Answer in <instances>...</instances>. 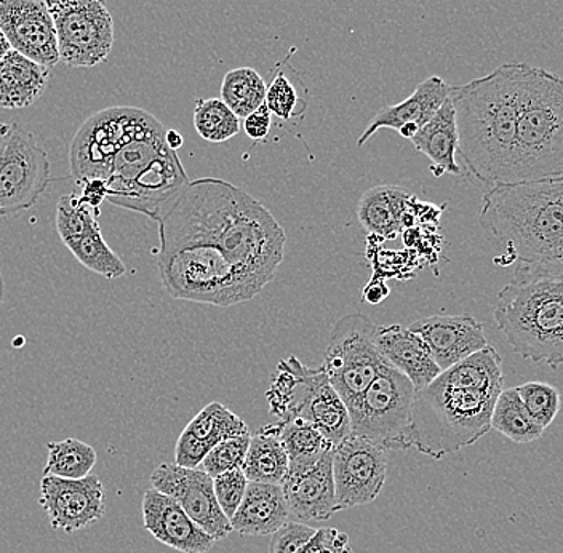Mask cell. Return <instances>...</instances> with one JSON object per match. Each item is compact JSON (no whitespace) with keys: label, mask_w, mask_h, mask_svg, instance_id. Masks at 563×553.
<instances>
[{"label":"cell","mask_w":563,"mask_h":553,"mask_svg":"<svg viewBox=\"0 0 563 553\" xmlns=\"http://www.w3.org/2000/svg\"><path fill=\"white\" fill-rule=\"evenodd\" d=\"M157 269L167 294L197 305H241L273 281L287 235L244 189L218 178L191 181L158 221Z\"/></svg>","instance_id":"6da1fadb"},{"label":"cell","mask_w":563,"mask_h":553,"mask_svg":"<svg viewBox=\"0 0 563 553\" xmlns=\"http://www.w3.org/2000/svg\"><path fill=\"white\" fill-rule=\"evenodd\" d=\"M503 386V358L490 344L443 369L415 392L410 445L434 460L474 445L492 431L493 408Z\"/></svg>","instance_id":"7a4b0ae2"},{"label":"cell","mask_w":563,"mask_h":553,"mask_svg":"<svg viewBox=\"0 0 563 553\" xmlns=\"http://www.w3.org/2000/svg\"><path fill=\"white\" fill-rule=\"evenodd\" d=\"M523 65L505 63L487 76L450 87L457 154L467 174L487 190L517 183L516 136Z\"/></svg>","instance_id":"3957f363"},{"label":"cell","mask_w":563,"mask_h":553,"mask_svg":"<svg viewBox=\"0 0 563 553\" xmlns=\"http://www.w3.org/2000/svg\"><path fill=\"white\" fill-rule=\"evenodd\" d=\"M481 228L506 250L505 266L563 263V175L485 190Z\"/></svg>","instance_id":"277c9868"},{"label":"cell","mask_w":563,"mask_h":553,"mask_svg":"<svg viewBox=\"0 0 563 553\" xmlns=\"http://www.w3.org/2000/svg\"><path fill=\"white\" fill-rule=\"evenodd\" d=\"M496 327L517 355L551 369L563 365V263H522L498 296Z\"/></svg>","instance_id":"5b68a950"},{"label":"cell","mask_w":563,"mask_h":553,"mask_svg":"<svg viewBox=\"0 0 563 553\" xmlns=\"http://www.w3.org/2000/svg\"><path fill=\"white\" fill-rule=\"evenodd\" d=\"M165 136L164 123L146 111L112 158L106 202L144 214L156 223L165 217L191 183Z\"/></svg>","instance_id":"8992f818"},{"label":"cell","mask_w":563,"mask_h":553,"mask_svg":"<svg viewBox=\"0 0 563 553\" xmlns=\"http://www.w3.org/2000/svg\"><path fill=\"white\" fill-rule=\"evenodd\" d=\"M563 175V79L523 65L516 136V179Z\"/></svg>","instance_id":"52a82bcc"},{"label":"cell","mask_w":563,"mask_h":553,"mask_svg":"<svg viewBox=\"0 0 563 553\" xmlns=\"http://www.w3.org/2000/svg\"><path fill=\"white\" fill-rule=\"evenodd\" d=\"M415 392L407 376L386 365L364 392L347 401L351 433L386 451L411 449L410 414Z\"/></svg>","instance_id":"ba28073f"},{"label":"cell","mask_w":563,"mask_h":553,"mask_svg":"<svg viewBox=\"0 0 563 553\" xmlns=\"http://www.w3.org/2000/svg\"><path fill=\"white\" fill-rule=\"evenodd\" d=\"M375 334V323L358 312L341 317L330 333L322 368L344 403L364 392L387 365Z\"/></svg>","instance_id":"9c48e42d"},{"label":"cell","mask_w":563,"mask_h":553,"mask_svg":"<svg viewBox=\"0 0 563 553\" xmlns=\"http://www.w3.org/2000/svg\"><path fill=\"white\" fill-rule=\"evenodd\" d=\"M59 62L69 68H93L111 55L114 20L104 0H47Z\"/></svg>","instance_id":"30bf717a"},{"label":"cell","mask_w":563,"mask_h":553,"mask_svg":"<svg viewBox=\"0 0 563 553\" xmlns=\"http://www.w3.org/2000/svg\"><path fill=\"white\" fill-rule=\"evenodd\" d=\"M51 181L47 153L33 133L13 123L0 153V217L30 210Z\"/></svg>","instance_id":"8fae6325"},{"label":"cell","mask_w":563,"mask_h":553,"mask_svg":"<svg viewBox=\"0 0 563 553\" xmlns=\"http://www.w3.org/2000/svg\"><path fill=\"white\" fill-rule=\"evenodd\" d=\"M146 111L133 106H112L90 115L70 143V175L77 185L108 179L112 158L132 135Z\"/></svg>","instance_id":"7c38bea8"},{"label":"cell","mask_w":563,"mask_h":553,"mask_svg":"<svg viewBox=\"0 0 563 553\" xmlns=\"http://www.w3.org/2000/svg\"><path fill=\"white\" fill-rule=\"evenodd\" d=\"M332 457L338 510L365 506L378 498L387 475L386 450L351 433L333 446Z\"/></svg>","instance_id":"4fadbf2b"},{"label":"cell","mask_w":563,"mask_h":553,"mask_svg":"<svg viewBox=\"0 0 563 553\" xmlns=\"http://www.w3.org/2000/svg\"><path fill=\"white\" fill-rule=\"evenodd\" d=\"M157 491L170 496L214 541L232 533L231 520L217 501L213 478L202 468H186L178 464H161L151 475Z\"/></svg>","instance_id":"5bb4252c"},{"label":"cell","mask_w":563,"mask_h":553,"mask_svg":"<svg viewBox=\"0 0 563 553\" xmlns=\"http://www.w3.org/2000/svg\"><path fill=\"white\" fill-rule=\"evenodd\" d=\"M38 504L55 530L73 534L103 519L106 489L100 477L93 474L79 480L44 475Z\"/></svg>","instance_id":"9a60e30c"},{"label":"cell","mask_w":563,"mask_h":553,"mask_svg":"<svg viewBox=\"0 0 563 553\" xmlns=\"http://www.w3.org/2000/svg\"><path fill=\"white\" fill-rule=\"evenodd\" d=\"M0 31L12 51L45 68L58 65V42L47 0H0Z\"/></svg>","instance_id":"2e32d148"},{"label":"cell","mask_w":563,"mask_h":553,"mask_svg":"<svg viewBox=\"0 0 563 553\" xmlns=\"http://www.w3.org/2000/svg\"><path fill=\"white\" fill-rule=\"evenodd\" d=\"M332 454H323L314 466L288 471L280 482L288 512L302 523H323L338 512Z\"/></svg>","instance_id":"e0dca14e"},{"label":"cell","mask_w":563,"mask_h":553,"mask_svg":"<svg viewBox=\"0 0 563 553\" xmlns=\"http://www.w3.org/2000/svg\"><path fill=\"white\" fill-rule=\"evenodd\" d=\"M408 329L421 336L442 372L488 346L484 325L470 313L424 317Z\"/></svg>","instance_id":"ac0fdd59"},{"label":"cell","mask_w":563,"mask_h":553,"mask_svg":"<svg viewBox=\"0 0 563 553\" xmlns=\"http://www.w3.org/2000/svg\"><path fill=\"white\" fill-rule=\"evenodd\" d=\"M143 524L157 541L183 553H207L217 544L175 499L157 489L143 496Z\"/></svg>","instance_id":"d6986e66"},{"label":"cell","mask_w":563,"mask_h":553,"mask_svg":"<svg viewBox=\"0 0 563 553\" xmlns=\"http://www.w3.org/2000/svg\"><path fill=\"white\" fill-rule=\"evenodd\" d=\"M449 98L450 86L442 77L432 76L422 80L407 100L400 101L399 104L386 106L372 119L367 130L358 139L357 147H364L382 129L396 130L405 140L413 139Z\"/></svg>","instance_id":"ffe728a7"},{"label":"cell","mask_w":563,"mask_h":553,"mask_svg":"<svg viewBox=\"0 0 563 553\" xmlns=\"http://www.w3.org/2000/svg\"><path fill=\"white\" fill-rule=\"evenodd\" d=\"M241 416L232 413L227 405L211 401L186 425L175 446V464L199 468L209 451L218 443L249 433Z\"/></svg>","instance_id":"44dd1931"},{"label":"cell","mask_w":563,"mask_h":553,"mask_svg":"<svg viewBox=\"0 0 563 553\" xmlns=\"http://www.w3.org/2000/svg\"><path fill=\"white\" fill-rule=\"evenodd\" d=\"M375 343L386 364L407 376L415 390L429 386L442 373L424 341L408 327H376Z\"/></svg>","instance_id":"7402d4cb"},{"label":"cell","mask_w":563,"mask_h":553,"mask_svg":"<svg viewBox=\"0 0 563 553\" xmlns=\"http://www.w3.org/2000/svg\"><path fill=\"white\" fill-rule=\"evenodd\" d=\"M288 516L290 512L280 485L249 482L231 527L242 537H267L276 533Z\"/></svg>","instance_id":"603a6c76"},{"label":"cell","mask_w":563,"mask_h":553,"mask_svg":"<svg viewBox=\"0 0 563 553\" xmlns=\"http://www.w3.org/2000/svg\"><path fill=\"white\" fill-rule=\"evenodd\" d=\"M413 199L402 186L369 188L358 200V223L368 234L383 241H394L402 231L405 213Z\"/></svg>","instance_id":"cb8c5ba5"},{"label":"cell","mask_w":563,"mask_h":553,"mask_svg":"<svg viewBox=\"0 0 563 553\" xmlns=\"http://www.w3.org/2000/svg\"><path fill=\"white\" fill-rule=\"evenodd\" d=\"M410 141L418 153L424 154L431 161V172L438 178L445 174L455 176L463 174L456 162V114L450 98L435 112L434 118L422 125L420 132Z\"/></svg>","instance_id":"d4e9b609"},{"label":"cell","mask_w":563,"mask_h":553,"mask_svg":"<svg viewBox=\"0 0 563 553\" xmlns=\"http://www.w3.org/2000/svg\"><path fill=\"white\" fill-rule=\"evenodd\" d=\"M51 76V68L10 51L0 62V108H30L44 95Z\"/></svg>","instance_id":"484cf974"},{"label":"cell","mask_w":563,"mask_h":553,"mask_svg":"<svg viewBox=\"0 0 563 553\" xmlns=\"http://www.w3.org/2000/svg\"><path fill=\"white\" fill-rule=\"evenodd\" d=\"M246 480L280 485L288 472V456L273 424L264 425L250 439L242 464Z\"/></svg>","instance_id":"4316f807"},{"label":"cell","mask_w":563,"mask_h":553,"mask_svg":"<svg viewBox=\"0 0 563 553\" xmlns=\"http://www.w3.org/2000/svg\"><path fill=\"white\" fill-rule=\"evenodd\" d=\"M288 456V471L314 466L317 461L333 450L332 443L314 425L301 419H287L273 424Z\"/></svg>","instance_id":"83f0119b"},{"label":"cell","mask_w":563,"mask_h":553,"mask_svg":"<svg viewBox=\"0 0 563 553\" xmlns=\"http://www.w3.org/2000/svg\"><path fill=\"white\" fill-rule=\"evenodd\" d=\"M492 431L501 433L510 442L526 445L540 440L545 429L531 418L516 387H512V389H503L496 398L492 414Z\"/></svg>","instance_id":"f1b7e54d"},{"label":"cell","mask_w":563,"mask_h":553,"mask_svg":"<svg viewBox=\"0 0 563 553\" xmlns=\"http://www.w3.org/2000/svg\"><path fill=\"white\" fill-rule=\"evenodd\" d=\"M266 82L258 70L238 68L229 70L221 84V101L238 115L245 119L266 101Z\"/></svg>","instance_id":"f546056e"},{"label":"cell","mask_w":563,"mask_h":553,"mask_svg":"<svg viewBox=\"0 0 563 553\" xmlns=\"http://www.w3.org/2000/svg\"><path fill=\"white\" fill-rule=\"evenodd\" d=\"M47 449L44 475L79 480L90 475L91 468L97 464V451L82 440L66 439L62 442H52Z\"/></svg>","instance_id":"4dcf8cb0"},{"label":"cell","mask_w":563,"mask_h":553,"mask_svg":"<svg viewBox=\"0 0 563 553\" xmlns=\"http://www.w3.org/2000/svg\"><path fill=\"white\" fill-rule=\"evenodd\" d=\"M74 258L79 261L86 269L100 274L108 280L122 277L126 273L123 261L112 252L111 246L106 243L101 228L93 229L80 237L65 242Z\"/></svg>","instance_id":"1f68e13d"},{"label":"cell","mask_w":563,"mask_h":553,"mask_svg":"<svg viewBox=\"0 0 563 553\" xmlns=\"http://www.w3.org/2000/svg\"><path fill=\"white\" fill-rule=\"evenodd\" d=\"M194 129L209 143H224L241 132V119L221 98H200L194 108Z\"/></svg>","instance_id":"d6a6232c"},{"label":"cell","mask_w":563,"mask_h":553,"mask_svg":"<svg viewBox=\"0 0 563 553\" xmlns=\"http://www.w3.org/2000/svg\"><path fill=\"white\" fill-rule=\"evenodd\" d=\"M100 214V208L87 206L77 193L63 196L56 206L55 217L59 239L65 243L101 228Z\"/></svg>","instance_id":"836d02e7"},{"label":"cell","mask_w":563,"mask_h":553,"mask_svg":"<svg viewBox=\"0 0 563 553\" xmlns=\"http://www.w3.org/2000/svg\"><path fill=\"white\" fill-rule=\"evenodd\" d=\"M528 413L543 429H548L561 411V392L558 387L541 380H531L516 387Z\"/></svg>","instance_id":"e575fe53"},{"label":"cell","mask_w":563,"mask_h":553,"mask_svg":"<svg viewBox=\"0 0 563 553\" xmlns=\"http://www.w3.org/2000/svg\"><path fill=\"white\" fill-rule=\"evenodd\" d=\"M266 103L271 114L280 121L288 122L298 119L305 112L306 101L298 95L297 86L291 82L285 70H277L274 79L266 88Z\"/></svg>","instance_id":"d590c367"},{"label":"cell","mask_w":563,"mask_h":553,"mask_svg":"<svg viewBox=\"0 0 563 553\" xmlns=\"http://www.w3.org/2000/svg\"><path fill=\"white\" fill-rule=\"evenodd\" d=\"M250 439H252V435L249 432L245 435L234 436V439L218 443L209 451L199 468H202L211 478L218 477L224 472L242 468L246 451H249Z\"/></svg>","instance_id":"8d00e7d4"},{"label":"cell","mask_w":563,"mask_h":553,"mask_svg":"<svg viewBox=\"0 0 563 553\" xmlns=\"http://www.w3.org/2000/svg\"><path fill=\"white\" fill-rule=\"evenodd\" d=\"M246 485H249V480H246L242 468L224 472V474L213 478L214 496H217V501L229 520L238 512L239 506H241L245 496Z\"/></svg>","instance_id":"74e56055"},{"label":"cell","mask_w":563,"mask_h":553,"mask_svg":"<svg viewBox=\"0 0 563 553\" xmlns=\"http://www.w3.org/2000/svg\"><path fill=\"white\" fill-rule=\"evenodd\" d=\"M311 524L302 521H285L273 534L269 544V553H297L311 541L316 534Z\"/></svg>","instance_id":"f35d334b"},{"label":"cell","mask_w":563,"mask_h":553,"mask_svg":"<svg viewBox=\"0 0 563 553\" xmlns=\"http://www.w3.org/2000/svg\"><path fill=\"white\" fill-rule=\"evenodd\" d=\"M297 553H354L350 538L336 528H320L311 541Z\"/></svg>","instance_id":"ab89813d"},{"label":"cell","mask_w":563,"mask_h":553,"mask_svg":"<svg viewBox=\"0 0 563 553\" xmlns=\"http://www.w3.org/2000/svg\"><path fill=\"white\" fill-rule=\"evenodd\" d=\"M271 111L266 103L244 119V132L250 140L264 141L271 132Z\"/></svg>","instance_id":"60d3db41"},{"label":"cell","mask_w":563,"mask_h":553,"mask_svg":"<svg viewBox=\"0 0 563 553\" xmlns=\"http://www.w3.org/2000/svg\"><path fill=\"white\" fill-rule=\"evenodd\" d=\"M80 186H82V192L79 197L87 206L100 208L101 203L108 200V185L104 179H88Z\"/></svg>","instance_id":"b9f144b4"},{"label":"cell","mask_w":563,"mask_h":553,"mask_svg":"<svg viewBox=\"0 0 563 553\" xmlns=\"http://www.w3.org/2000/svg\"><path fill=\"white\" fill-rule=\"evenodd\" d=\"M165 140H167L168 147L174 151L179 150V147L183 146V143H185L181 133L176 132V130H167V136H165Z\"/></svg>","instance_id":"7bdbcfd3"},{"label":"cell","mask_w":563,"mask_h":553,"mask_svg":"<svg viewBox=\"0 0 563 553\" xmlns=\"http://www.w3.org/2000/svg\"><path fill=\"white\" fill-rule=\"evenodd\" d=\"M10 51H12V47H10L5 35H3L2 31H0V62H2L3 56H5Z\"/></svg>","instance_id":"ee69618b"},{"label":"cell","mask_w":563,"mask_h":553,"mask_svg":"<svg viewBox=\"0 0 563 553\" xmlns=\"http://www.w3.org/2000/svg\"><path fill=\"white\" fill-rule=\"evenodd\" d=\"M10 129H12V125H9V123H0V153H2L3 143H5Z\"/></svg>","instance_id":"f6af8a7d"},{"label":"cell","mask_w":563,"mask_h":553,"mask_svg":"<svg viewBox=\"0 0 563 553\" xmlns=\"http://www.w3.org/2000/svg\"><path fill=\"white\" fill-rule=\"evenodd\" d=\"M3 298H5V281H3L2 270H0V306H2Z\"/></svg>","instance_id":"bcb514c9"}]
</instances>
